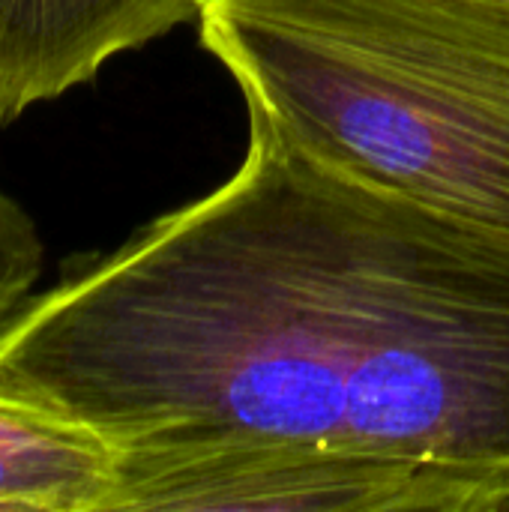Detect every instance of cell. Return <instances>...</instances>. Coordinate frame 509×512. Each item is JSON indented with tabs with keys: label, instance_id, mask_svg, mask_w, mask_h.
<instances>
[{
	"label": "cell",
	"instance_id": "obj_1",
	"mask_svg": "<svg viewBox=\"0 0 509 512\" xmlns=\"http://www.w3.org/2000/svg\"><path fill=\"white\" fill-rule=\"evenodd\" d=\"M0 387L114 450L297 441L509 468V237L249 114L219 189L0 327Z\"/></svg>",
	"mask_w": 509,
	"mask_h": 512
},
{
	"label": "cell",
	"instance_id": "obj_2",
	"mask_svg": "<svg viewBox=\"0 0 509 512\" xmlns=\"http://www.w3.org/2000/svg\"><path fill=\"white\" fill-rule=\"evenodd\" d=\"M195 21L285 141L509 237V3L204 0Z\"/></svg>",
	"mask_w": 509,
	"mask_h": 512
},
{
	"label": "cell",
	"instance_id": "obj_3",
	"mask_svg": "<svg viewBox=\"0 0 509 512\" xmlns=\"http://www.w3.org/2000/svg\"><path fill=\"white\" fill-rule=\"evenodd\" d=\"M111 512H507L509 468L297 441L120 447Z\"/></svg>",
	"mask_w": 509,
	"mask_h": 512
},
{
	"label": "cell",
	"instance_id": "obj_4",
	"mask_svg": "<svg viewBox=\"0 0 509 512\" xmlns=\"http://www.w3.org/2000/svg\"><path fill=\"white\" fill-rule=\"evenodd\" d=\"M204 0H0V123L90 84L99 69L174 27Z\"/></svg>",
	"mask_w": 509,
	"mask_h": 512
},
{
	"label": "cell",
	"instance_id": "obj_5",
	"mask_svg": "<svg viewBox=\"0 0 509 512\" xmlns=\"http://www.w3.org/2000/svg\"><path fill=\"white\" fill-rule=\"evenodd\" d=\"M117 453L90 426L0 387V510L111 512Z\"/></svg>",
	"mask_w": 509,
	"mask_h": 512
},
{
	"label": "cell",
	"instance_id": "obj_6",
	"mask_svg": "<svg viewBox=\"0 0 509 512\" xmlns=\"http://www.w3.org/2000/svg\"><path fill=\"white\" fill-rule=\"evenodd\" d=\"M42 258L45 249L36 222L0 189V327L30 300Z\"/></svg>",
	"mask_w": 509,
	"mask_h": 512
},
{
	"label": "cell",
	"instance_id": "obj_7",
	"mask_svg": "<svg viewBox=\"0 0 509 512\" xmlns=\"http://www.w3.org/2000/svg\"><path fill=\"white\" fill-rule=\"evenodd\" d=\"M504 3H509V0H504Z\"/></svg>",
	"mask_w": 509,
	"mask_h": 512
}]
</instances>
